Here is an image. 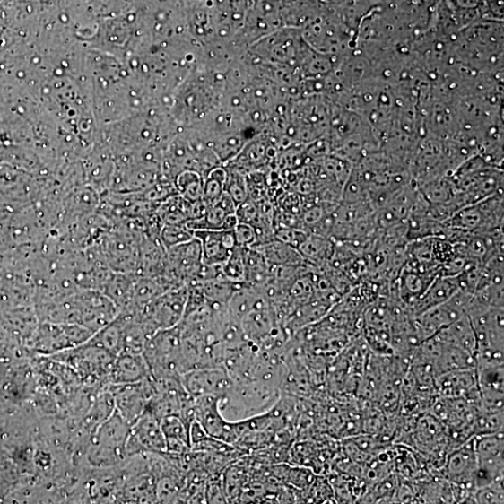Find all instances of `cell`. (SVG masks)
<instances>
[{
    "label": "cell",
    "mask_w": 504,
    "mask_h": 504,
    "mask_svg": "<svg viewBox=\"0 0 504 504\" xmlns=\"http://www.w3.org/2000/svg\"><path fill=\"white\" fill-rule=\"evenodd\" d=\"M220 400L216 396L196 398V421L210 437L235 446L239 439L237 421H227L222 416Z\"/></svg>",
    "instance_id": "cell-11"
},
{
    "label": "cell",
    "mask_w": 504,
    "mask_h": 504,
    "mask_svg": "<svg viewBox=\"0 0 504 504\" xmlns=\"http://www.w3.org/2000/svg\"><path fill=\"white\" fill-rule=\"evenodd\" d=\"M459 290L460 283L457 276L434 279L426 291L411 306L412 314L415 317L431 308L445 303Z\"/></svg>",
    "instance_id": "cell-15"
},
{
    "label": "cell",
    "mask_w": 504,
    "mask_h": 504,
    "mask_svg": "<svg viewBox=\"0 0 504 504\" xmlns=\"http://www.w3.org/2000/svg\"><path fill=\"white\" fill-rule=\"evenodd\" d=\"M203 177L196 171L185 170L180 172L174 182L178 195L190 202L202 199Z\"/></svg>",
    "instance_id": "cell-22"
},
{
    "label": "cell",
    "mask_w": 504,
    "mask_h": 504,
    "mask_svg": "<svg viewBox=\"0 0 504 504\" xmlns=\"http://www.w3.org/2000/svg\"><path fill=\"white\" fill-rule=\"evenodd\" d=\"M109 394L113 399L114 409L132 425L144 413L153 394L151 376L141 382L111 385Z\"/></svg>",
    "instance_id": "cell-10"
},
{
    "label": "cell",
    "mask_w": 504,
    "mask_h": 504,
    "mask_svg": "<svg viewBox=\"0 0 504 504\" xmlns=\"http://www.w3.org/2000/svg\"><path fill=\"white\" fill-rule=\"evenodd\" d=\"M434 338L461 350L467 352L474 357L476 352V340L471 320L464 315L449 326L432 335Z\"/></svg>",
    "instance_id": "cell-16"
},
{
    "label": "cell",
    "mask_w": 504,
    "mask_h": 504,
    "mask_svg": "<svg viewBox=\"0 0 504 504\" xmlns=\"http://www.w3.org/2000/svg\"><path fill=\"white\" fill-rule=\"evenodd\" d=\"M46 358L65 364L84 381H108L117 357L87 340L76 348Z\"/></svg>",
    "instance_id": "cell-6"
},
{
    "label": "cell",
    "mask_w": 504,
    "mask_h": 504,
    "mask_svg": "<svg viewBox=\"0 0 504 504\" xmlns=\"http://www.w3.org/2000/svg\"><path fill=\"white\" fill-rule=\"evenodd\" d=\"M159 239L168 250L191 241L195 239V232L187 224H164Z\"/></svg>",
    "instance_id": "cell-25"
},
{
    "label": "cell",
    "mask_w": 504,
    "mask_h": 504,
    "mask_svg": "<svg viewBox=\"0 0 504 504\" xmlns=\"http://www.w3.org/2000/svg\"><path fill=\"white\" fill-rule=\"evenodd\" d=\"M125 451L126 457L166 453L167 443L161 422L145 411L139 419L130 425Z\"/></svg>",
    "instance_id": "cell-9"
},
{
    "label": "cell",
    "mask_w": 504,
    "mask_h": 504,
    "mask_svg": "<svg viewBox=\"0 0 504 504\" xmlns=\"http://www.w3.org/2000/svg\"><path fill=\"white\" fill-rule=\"evenodd\" d=\"M156 213L164 224H187L191 220L192 202L175 195L160 204Z\"/></svg>",
    "instance_id": "cell-20"
},
{
    "label": "cell",
    "mask_w": 504,
    "mask_h": 504,
    "mask_svg": "<svg viewBox=\"0 0 504 504\" xmlns=\"http://www.w3.org/2000/svg\"><path fill=\"white\" fill-rule=\"evenodd\" d=\"M255 248L261 252L269 266H300L305 264L300 250L276 239Z\"/></svg>",
    "instance_id": "cell-17"
},
{
    "label": "cell",
    "mask_w": 504,
    "mask_h": 504,
    "mask_svg": "<svg viewBox=\"0 0 504 504\" xmlns=\"http://www.w3.org/2000/svg\"><path fill=\"white\" fill-rule=\"evenodd\" d=\"M150 376L143 353L122 352L113 361L108 381L110 385L129 384L143 381Z\"/></svg>",
    "instance_id": "cell-14"
},
{
    "label": "cell",
    "mask_w": 504,
    "mask_h": 504,
    "mask_svg": "<svg viewBox=\"0 0 504 504\" xmlns=\"http://www.w3.org/2000/svg\"><path fill=\"white\" fill-rule=\"evenodd\" d=\"M144 237L121 223L114 224L100 246L108 267L112 272L139 274L141 243Z\"/></svg>",
    "instance_id": "cell-3"
},
{
    "label": "cell",
    "mask_w": 504,
    "mask_h": 504,
    "mask_svg": "<svg viewBox=\"0 0 504 504\" xmlns=\"http://www.w3.org/2000/svg\"><path fill=\"white\" fill-rule=\"evenodd\" d=\"M183 387L195 399L202 396L227 395L234 381L223 368H204L191 370L181 377Z\"/></svg>",
    "instance_id": "cell-12"
},
{
    "label": "cell",
    "mask_w": 504,
    "mask_h": 504,
    "mask_svg": "<svg viewBox=\"0 0 504 504\" xmlns=\"http://www.w3.org/2000/svg\"><path fill=\"white\" fill-rule=\"evenodd\" d=\"M224 278L237 285L246 284L244 248L237 246L230 258L222 266Z\"/></svg>",
    "instance_id": "cell-24"
},
{
    "label": "cell",
    "mask_w": 504,
    "mask_h": 504,
    "mask_svg": "<svg viewBox=\"0 0 504 504\" xmlns=\"http://www.w3.org/2000/svg\"><path fill=\"white\" fill-rule=\"evenodd\" d=\"M93 335V332L79 325L39 322L34 347L42 357H48L76 348Z\"/></svg>",
    "instance_id": "cell-7"
},
{
    "label": "cell",
    "mask_w": 504,
    "mask_h": 504,
    "mask_svg": "<svg viewBox=\"0 0 504 504\" xmlns=\"http://www.w3.org/2000/svg\"><path fill=\"white\" fill-rule=\"evenodd\" d=\"M143 354L152 378H181L187 373L179 325L152 335L147 341Z\"/></svg>",
    "instance_id": "cell-2"
},
{
    "label": "cell",
    "mask_w": 504,
    "mask_h": 504,
    "mask_svg": "<svg viewBox=\"0 0 504 504\" xmlns=\"http://www.w3.org/2000/svg\"><path fill=\"white\" fill-rule=\"evenodd\" d=\"M303 258L315 263L328 261L334 256V245L326 237L308 235L298 248Z\"/></svg>",
    "instance_id": "cell-21"
},
{
    "label": "cell",
    "mask_w": 504,
    "mask_h": 504,
    "mask_svg": "<svg viewBox=\"0 0 504 504\" xmlns=\"http://www.w3.org/2000/svg\"><path fill=\"white\" fill-rule=\"evenodd\" d=\"M225 193L233 199L237 207L248 198V181L240 171L226 170Z\"/></svg>",
    "instance_id": "cell-26"
},
{
    "label": "cell",
    "mask_w": 504,
    "mask_h": 504,
    "mask_svg": "<svg viewBox=\"0 0 504 504\" xmlns=\"http://www.w3.org/2000/svg\"><path fill=\"white\" fill-rule=\"evenodd\" d=\"M237 246L241 248L254 247L257 241L256 231L254 226L239 222L233 230Z\"/></svg>",
    "instance_id": "cell-29"
},
{
    "label": "cell",
    "mask_w": 504,
    "mask_h": 504,
    "mask_svg": "<svg viewBox=\"0 0 504 504\" xmlns=\"http://www.w3.org/2000/svg\"><path fill=\"white\" fill-rule=\"evenodd\" d=\"M473 295V293L460 289L445 303L415 317L414 324L422 341L449 326L465 315Z\"/></svg>",
    "instance_id": "cell-8"
},
{
    "label": "cell",
    "mask_w": 504,
    "mask_h": 504,
    "mask_svg": "<svg viewBox=\"0 0 504 504\" xmlns=\"http://www.w3.org/2000/svg\"><path fill=\"white\" fill-rule=\"evenodd\" d=\"M474 499L475 503H503V482L476 489Z\"/></svg>",
    "instance_id": "cell-28"
},
{
    "label": "cell",
    "mask_w": 504,
    "mask_h": 504,
    "mask_svg": "<svg viewBox=\"0 0 504 504\" xmlns=\"http://www.w3.org/2000/svg\"><path fill=\"white\" fill-rule=\"evenodd\" d=\"M205 503H228L223 484L222 474L209 477L204 491Z\"/></svg>",
    "instance_id": "cell-27"
},
{
    "label": "cell",
    "mask_w": 504,
    "mask_h": 504,
    "mask_svg": "<svg viewBox=\"0 0 504 504\" xmlns=\"http://www.w3.org/2000/svg\"><path fill=\"white\" fill-rule=\"evenodd\" d=\"M124 316L119 312L112 322L91 335L88 341L117 357L124 349Z\"/></svg>",
    "instance_id": "cell-18"
},
{
    "label": "cell",
    "mask_w": 504,
    "mask_h": 504,
    "mask_svg": "<svg viewBox=\"0 0 504 504\" xmlns=\"http://www.w3.org/2000/svg\"><path fill=\"white\" fill-rule=\"evenodd\" d=\"M160 422L166 439L167 453L183 454L191 450L189 429L179 418L170 416Z\"/></svg>",
    "instance_id": "cell-19"
},
{
    "label": "cell",
    "mask_w": 504,
    "mask_h": 504,
    "mask_svg": "<svg viewBox=\"0 0 504 504\" xmlns=\"http://www.w3.org/2000/svg\"><path fill=\"white\" fill-rule=\"evenodd\" d=\"M226 170L215 168L204 178L202 200L207 205L215 204L225 192Z\"/></svg>",
    "instance_id": "cell-23"
},
{
    "label": "cell",
    "mask_w": 504,
    "mask_h": 504,
    "mask_svg": "<svg viewBox=\"0 0 504 504\" xmlns=\"http://www.w3.org/2000/svg\"><path fill=\"white\" fill-rule=\"evenodd\" d=\"M195 238L200 242L204 265L222 267L237 247L233 231L200 230L195 231Z\"/></svg>",
    "instance_id": "cell-13"
},
{
    "label": "cell",
    "mask_w": 504,
    "mask_h": 504,
    "mask_svg": "<svg viewBox=\"0 0 504 504\" xmlns=\"http://www.w3.org/2000/svg\"><path fill=\"white\" fill-rule=\"evenodd\" d=\"M188 292L187 284L172 287L140 310L142 323L150 336L181 323L186 314Z\"/></svg>",
    "instance_id": "cell-4"
},
{
    "label": "cell",
    "mask_w": 504,
    "mask_h": 504,
    "mask_svg": "<svg viewBox=\"0 0 504 504\" xmlns=\"http://www.w3.org/2000/svg\"><path fill=\"white\" fill-rule=\"evenodd\" d=\"M130 425L114 409L91 438L89 460L99 466H110L125 460Z\"/></svg>",
    "instance_id": "cell-5"
},
{
    "label": "cell",
    "mask_w": 504,
    "mask_h": 504,
    "mask_svg": "<svg viewBox=\"0 0 504 504\" xmlns=\"http://www.w3.org/2000/svg\"><path fill=\"white\" fill-rule=\"evenodd\" d=\"M281 396L282 387L276 383L234 382L230 392L221 398L219 407L227 421H239L265 413Z\"/></svg>",
    "instance_id": "cell-1"
}]
</instances>
